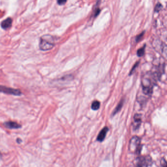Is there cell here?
Returning <instances> with one entry per match:
<instances>
[{"instance_id":"5","label":"cell","mask_w":167,"mask_h":167,"mask_svg":"<svg viewBox=\"0 0 167 167\" xmlns=\"http://www.w3.org/2000/svg\"><path fill=\"white\" fill-rule=\"evenodd\" d=\"M141 115L136 114L135 115L134 117L133 122V126L134 130H137L139 128V127L140 126L141 123Z\"/></svg>"},{"instance_id":"16","label":"cell","mask_w":167,"mask_h":167,"mask_svg":"<svg viewBox=\"0 0 167 167\" xmlns=\"http://www.w3.org/2000/svg\"><path fill=\"white\" fill-rule=\"evenodd\" d=\"M66 1H64V0H60V1H58L57 3L60 5H63L65 4L66 3Z\"/></svg>"},{"instance_id":"8","label":"cell","mask_w":167,"mask_h":167,"mask_svg":"<svg viewBox=\"0 0 167 167\" xmlns=\"http://www.w3.org/2000/svg\"><path fill=\"white\" fill-rule=\"evenodd\" d=\"M5 127L9 129H18L21 127L20 125L14 122H7L4 123Z\"/></svg>"},{"instance_id":"6","label":"cell","mask_w":167,"mask_h":167,"mask_svg":"<svg viewBox=\"0 0 167 167\" xmlns=\"http://www.w3.org/2000/svg\"><path fill=\"white\" fill-rule=\"evenodd\" d=\"M108 130V128L107 127H104V128H103L98 135V137L97 138V141L100 142L103 141L106 138V135H107V133Z\"/></svg>"},{"instance_id":"11","label":"cell","mask_w":167,"mask_h":167,"mask_svg":"<svg viewBox=\"0 0 167 167\" xmlns=\"http://www.w3.org/2000/svg\"><path fill=\"white\" fill-rule=\"evenodd\" d=\"M145 47H143L142 48L138 49L137 52V55L138 56H140V57L143 56L144 53H145Z\"/></svg>"},{"instance_id":"7","label":"cell","mask_w":167,"mask_h":167,"mask_svg":"<svg viewBox=\"0 0 167 167\" xmlns=\"http://www.w3.org/2000/svg\"><path fill=\"white\" fill-rule=\"evenodd\" d=\"M12 23H13V19L10 17H8L2 22L1 26L3 29H7L10 28L12 26Z\"/></svg>"},{"instance_id":"12","label":"cell","mask_w":167,"mask_h":167,"mask_svg":"<svg viewBox=\"0 0 167 167\" xmlns=\"http://www.w3.org/2000/svg\"><path fill=\"white\" fill-rule=\"evenodd\" d=\"M162 8V5L160 3H158L155 7V11L156 13H158V11H160L161 9Z\"/></svg>"},{"instance_id":"4","label":"cell","mask_w":167,"mask_h":167,"mask_svg":"<svg viewBox=\"0 0 167 167\" xmlns=\"http://www.w3.org/2000/svg\"><path fill=\"white\" fill-rule=\"evenodd\" d=\"M0 92L14 96H20L22 94L21 90L19 89L8 87L3 85H0Z\"/></svg>"},{"instance_id":"9","label":"cell","mask_w":167,"mask_h":167,"mask_svg":"<svg viewBox=\"0 0 167 167\" xmlns=\"http://www.w3.org/2000/svg\"><path fill=\"white\" fill-rule=\"evenodd\" d=\"M123 102H124V101H123V100L120 101L119 104H118V106H117V107L115 109V110H114L113 114H112V115L114 116L116 114H117L118 112H119L121 110L123 106Z\"/></svg>"},{"instance_id":"13","label":"cell","mask_w":167,"mask_h":167,"mask_svg":"<svg viewBox=\"0 0 167 167\" xmlns=\"http://www.w3.org/2000/svg\"><path fill=\"white\" fill-rule=\"evenodd\" d=\"M144 34H145L144 32H142L141 34L138 35V36H137V37H136L135 40L136 41V42H138L140 41L142 39V38L143 37Z\"/></svg>"},{"instance_id":"17","label":"cell","mask_w":167,"mask_h":167,"mask_svg":"<svg viewBox=\"0 0 167 167\" xmlns=\"http://www.w3.org/2000/svg\"><path fill=\"white\" fill-rule=\"evenodd\" d=\"M100 9H97V10L96 12L95 16H97V15H98L99 14V13H100Z\"/></svg>"},{"instance_id":"15","label":"cell","mask_w":167,"mask_h":167,"mask_svg":"<svg viewBox=\"0 0 167 167\" xmlns=\"http://www.w3.org/2000/svg\"><path fill=\"white\" fill-rule=\"evenodd\" d=\"M138 65H139V62H137V63H136V64H135V65H134V66L133 67V69L131 70L130 73H129V75H131L133 74V72L134 71L135 69L137 68V67L138 66Z\"/></svg>"},{"instance_id":"1","label":"cell","mask_w":167,"mask_h":167,"mask_svg":"<svg viewBox=\"0 0 167 167\" xmlns=\"http://www.w3.org/2000/svg\"><path fill=\"white\" fill-rule=\"evenodd\" d=\"M39 48L42 50H48L52 49L54 46V40L53 36L50 35H44L40 37L39 42Z\"/></svg>"},{"instance_id":"2","label":"cell","mask_w":167,"mask_h":167,"mask_svg":"<svg viewBox=\"0 0 167 167\" xmlns=\"http://www.w3.org/2000/svg\"><path fill=\"white\" fill-rule=\"evenodd\" d=\"M141 149L140 138L136 136H133L130 139V142H129V151L139 155L140 154Z\"/></svg>"},{"instance_id":"3","label":"cell","mask_w":167,"mask_h":167,"mask_svg":"<svg viewBox=\"0 0 167 167\" xmlns=\"http://www.w3.org/2000/svg\"><path fill=\"white\" fill-rule=\"evenodd\" d=\"M149 156H140L135 159L134 164L136 167H148L151 162V158Z\"/></svg>"},{"instance_id":"10","label":"cell","mask_w":167,"mask_h":167,"mask_svg":"<svg viewBox=\"0 0 167 167\" xmlns=\"http://www.w3.org/2000/svg\"><path fill=\"white\" fill-rule=\"evenodd\" d=\"M100 102L99 101H94L92 102V105H91V108L93 110H97L100 108Z\"/></svg>"},{"instance_id":"14","label":"cell","mask_w":167,"mask_h":167,"mask_svg":"<svg viewBox=\"0 0 167 167\" xmlns=\"http://www.w3.org/2000/svg\"><path fill=\"white\" fill-rule=\"evenodd\" d=\"M161 165L162 167H167V162L165 158H162L161 160Z\"/></svg>"}]
</instances>
